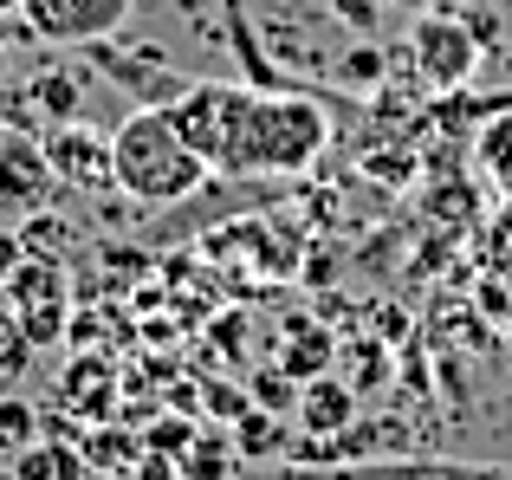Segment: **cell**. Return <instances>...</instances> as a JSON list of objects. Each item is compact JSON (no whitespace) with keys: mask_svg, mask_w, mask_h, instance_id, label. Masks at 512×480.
Returning <instances> with one entry per match:
<instances>
[{"mask_svg":"<svg viewBox=\"0 0 512 480\" xmlns=\"http://www.w3.org/2000/svg\"><path fill=\"white\" fill-rule=\"evenodd\" d=\"M389 7H402V13H422V7H435V0H389Z\"/></svg>","mask_w":512,"mask_h":480,"instance_id":"33","label":"cell"},{"mask_svg":"<svg viewBox=\"0 0 512 480\" xmlns=\"http://www.w3.org/2000/svg\"><path fill=\"white\" fill-rule=\"evenodd\" d=\"M0 325H7V312H0Z\"/></svg>","mask_w":512,"mask_h":480,"instance_id":"38","label":"cell"},{"mask_svg":"<svg viewBox=\"0 0 512 480\" xmlns=\"http://www.w3.org/2000/svg\"><path fill=\"white\" fill-rule=\"evenodd\" d=\"M39 143H46L52 182H65V189H78V195L117 189V176H111V137H98V130H85V124H52Z\"/></svg>","mask_w":512,"mask_h":480,"instance_id":"9","label":"cell"},{"mask_svg":"<svg viewBox=\"0 0 512 480\" xmlns=\"http://www.w3.org/2000/svg\"><path fill=\"white\" fill-rule=\"evenodd\" d=\"M402 383H409V390H428V364H422V351H402Z\"/></svg>","mask_w":512,"mask_h":480,"instance_id":"31","label":"cell"},{"mask_svg":"<svg viewBox=\"0 0 512 480\" xmlns=\"http://www.w3.org/2000/svg\"><path fill=\"white\" fill-rule=\"evenodd\" d=\"M338 78L344 85H357V91H370V85H383L389 78V52L376 46V39H357V46L344 52V65H338Z\"/></svg>","mask_w":512,"mask_h":480,"instance_id":"22","label":"cell"},{"mask_svg":"<svg viewBox=\"0 0 512 480\" xmlns=\"http://www.w3.org/2000/svg\"><path fill=\"white\" fill-rule=\"evenodd\" d=\"M7 20H20V0H0V26Z\"/></svg>","mask_w":512,"mask_h":480,"instance_id":"34","label":"cell"},{"mask_svg":"<svg viewBox=\"0 0 512 480\" xmlns=\"http://www.w3.org/2000/svg\"><path fill=\"white\" fill-rule=\"evenodd\" d=\"M137 0H20V20L39 46L52 52H85L98 39H111L130 20Z\"/></svg>","mask_w":512,"mask_h":480,"instance_id":"6","label":"cell"},{"mask_svg":"<svg viewBox=\"0 0 512 480\" xmlns=\"http://www.w3.org/2000/svg\"><path fill=\"white\" fill-rule=\"evenodd\" d=\"M474 156H480V176H487L500 195H512V104L487 117V130H480Z\"/></svg>","mask_w":512,"mask_h":480,"instance_id":"19","label":"cell"},{"mask_svg":"<svg viewBox=\"0 0 512 480\" xmlns=\"http://www.w3.org/2000/svg\"><path fill=\"white\" fill-rule=\"evenodd\" d=\"M130 480H182V461H175V455H156V448H143L137 468H130Z\"/></svg>","mask_w":512,"mask_h":480,"instance_id":"29","label":"cell"},{"mask_svg":"<svg viewBox=\"0 0 512 480\" xmlns=\"http://www.w3.org/2000/svg\"><path fill=\"white\" fill-rule=\"evenodd\" d=\"M65 403H78L91 422H104L111 403H117V370L98 364V357H78V364L65 370Z\"/></svg>","mask_w":512,"mask_h":480,"instance_id":"17","label":"cell"},{"mask_svg":"<svg viewBox=\"0 0 512 480\" xmlns=\"http://www.w3.org/2000/svg\"><path fill=\"white\" fill-rule=\"evenodd\" d=\"M85 461L91 468H104V474H130L137 468V455H143V435H130V422H111V429H85Z\"/></svg>","mask_w":512,"mask_h":480,"instance_id":"18","label":"cell"},{"mask_svg":"<svg viewBox=\"0 0 512 480\" xmlns=\"http://www.w3.org/2000/svg\"><path fill=\"white\" fill-rule=\"evenodd\" d=\"M7 312H13V325L26 331V338L46 351V344H59L65 338V273H59V260H46V253H26L20 266H13V279H7Z\"/></svg>","mask_w":512,"mask_h":480,"instance_id":"7","label":"cell"},{"mask_svg":"<svg viewBox=\"0 0 512 480\" xmlns=\"http://www.w3.org/2000/svg\"><path fill=\"white\" fill-rule=\"evenodd\" d=\"M240 448H234V429H201L195 448L182 455V480H240Z\"/></svg>","mask_w":512,"mask_h":480,"instance_id":"16","label":"cell"},{"mask_svg":"<svg viewBox=\"0 0 512 480\" xmlns=\"http://www.w3.org/2000/svg\"><path fill=\"white\" fill-rule=\"evenodd\" d=\"M0 130H26V137H46V124H39L33 98H26V85H0Z\"/></svg>","mask_w":512,"mask_h":480,"instance_id":"25","label":"cell"},{"mask_svg":"<svg viewBox=\"0 0 512 480\" xmlns=\"http://www.w3.org/2000/svg\"><path fill=\"white\" fill-rule=\"evenodd\" d=\"M39 442V409L26 396H0V455H20V448Z\"/></svg>","mask_w":512,"mask_h":480,"instance_id":"20","label":"cell"},{"mask_svg":"<svg viewBox=\"0 0 512 480\" xmlns=\"http://www.w3.org/2000/svg\"><path fill=\"white\" fill-rule=\"evenodd\" d=\"M389 0H331V20H344L357 39H376V20H383Z\"/></svg>","mask_w":512,"mask_h":480,"instance_id":"27","label":"cell"},{"mask_svg":"<svg viewBox=\"0 0 512 480\" xmlns=\"http://www.w3.org/2000/svg\"><path fill=\"white\" fill-rule=\"evenodd\" d=\"M85 52L111 85H124L137 104H156V111H169V104L195 85V78H182V72L163 65V46H117V33H111V39H98V46H85Z\"/></svg>","mask_w":512,"mask_h":480,"instance_id":"8","label":"cell"},{"mask_svg":"<svg viewBox=\"0 0 512 480\" xmlns=\"http://www.w3.org/2000/svg\"><path fill=\"white\" fill-rule=\"evenodd\" d=\"M201 409H208V422H234L240 409H253V396L234 383H201Z\"/></svg>","mask_w":512,"mask_h":480,"instance_id":"28","label":"cell"},{"mask_svg":"<svg viewBox=\"0 0 512 480\" xmlns=\"http://www.w3.org/2000/svg\"><path fill=\"white\" fill-rule=\"evenodd\" d=\"M33 351H39V344L26 338V331L13 325V312H7V325H0V383H20L26 364H33Z\"/></svg>","mask_w":512,"mask_h":480,"instance_id":"24","label":"cell"},{"mask_svg":"<svg viewBox=\"0 0 512 480\" xmlns=\"http://www.w3.org/2000/svg\"><path fill=\"white\" fill-rule=\"evenodd\" d=\"M195 435H201V422L175 409V416H150V429H143V448H156V455H175V461H182L188 448H195Z\"/></svg>","mask_w":512,"mask_h":480,"instance_id":"21","label":"cell"},{"mask_svg":"<svg viewBox=\"0 0 512 480\" xmlns=\"http://www.w3.org/2000/svg\"><path fill=\"white\" fill-rule=\"evenodd\" d=\"M292 422H299V435H344L350 422H357V383L350 377H312L299 383V409H292Z\"/></svg>","mask_w":512,"mask_h":480,"instance_id":"12","label":"cell"},{"mask_svg":"<svg viewBox=\"0 0 512 480\" xmlns=\"http://www.w3.org/2000/svg\"><path fill=\"white\" fill-rule=\"evenodd\" d=\"M325 143H331L325 104L299 98V91H253L234 176H299L325 156Z\"/></svg>","mask_w":512,"mask_h":480,"instance_id":"2","label":"cell"},{"mask_svg":"<svg viewBox=\"0 0 512 480\" xmlns=\"http://www.w3.org/2000/svg\"><path fill=\"white\" fill-rule=\"evenodd\" d=\"M331 357H338V338H331L318 318H286V351H279V370H286V377L312 383V377L331 370Z\"/></svg>","mask_w":512,"mask_h":480,"instance_id":"14","label":"cell"},{"mask_svg":"<svg viewBox=\"0 0 512 480\" xmlns=\"http://www.w3.org/2000/svg\"><path fill=\"white\" fill-rule=\"evenodd\" d=\"M247 396L260 409H273V416H292V409H299V377H286V370H253V383H247Z\"/></svg>","mask_w":512,"mask_h":480,"instance_id":"23","label":"cell"},{"mask_svg":"<svg viewBox=\"0 0 512 480\" xmlns=\"http://www.w3.org/2000/svg\"><path fill=\"white\" fill-rule=\"evenodd\" d=\"M26 260V240L20 234H0V279H13V266Z\"/></svg>","mask_w":512,"mask_h":480,"instance_id":"32","label":"cell"},{"mask_svg":"<svg viewBox=\"0 0 512 480\" xmlns=\"http://www.w3.org/2000/svg\"><path fill=\"white\" fill-rule=\"evenodd\" d=\"M247 104L253 85H221V78H195L182 98L169 104V124L182 130V143L214 169V176H234L240 156V130H247Z\"/></svg>","mask_w":512,"mask_h":480,"instance_id":"3","label":"cell"},{"mask_svg":"<svg viewBox=\"0 0 512 480\" xmlns=\"http://www.w3.org/2000/svg\"><path fill=\"white\" fill-rule=\"evenodd\" d=\"M350 370H357V396H370V390H383V377H389V351L383 344H357V351H350Z\"/></svg>","mask_w":512,"mask_h":480,"instance_id":"26","label":"cell"},{"mask_svg":"<svg viewBox=\"0 0 512 480\" xmlns=\"http://www.w3.org/2000/svg\"><path fill=\"white\" fill-rule=\"evenodd\" d=\"M111 176L137 208H175V202L208 189L214 169L182 143V130L169 124V111L137 104V111L111 130Z\"/></svg>","mask_w":512,"mask_h":480,"instance_id":"1","label":"cell"},{"mask_svg":"<svg viewBox=\"0 0 512 480\" xmlns=\"http://www.w3.org/2000/svg\"><path fill=\"white\" fill-rule=\"evenodd\" d=\"M52 189V163L46 143L26 137V130H0V208H39Z\"/></svg>","mask_w":512,"mask_h":480,"instance_id":"10","label":"cell"},{"mask_svg":"<svg viewBox=\"0 0 512 480\" xmlns=\"http://www.w3.org/2000/svg\"><path fill=\"white\" fill-rule=\"evenodd\" d=\"M227 429H234L240 461H247V468H266V461H286V455H292V435H299V422H292V416H273V409L253 403V409H240Z\"/></svg>","mask_w":512,"mask_h":480,"instance_id":"13","label":"cell"},{"mask_svg":"<svg viewBox=\"0 0 512 480\" xmlns=\"http://www.w3.org/2000/svg\"><path fill=\"white\" fill-rule=\"evenodd\" d=\"M26 98H33L39 124H85V98H91V78L65 59H46L33 78H26Z\"/></svg>","mask_w":512,"mask_h":480,"instance_id":"11","label":"cell"},{"mask_svg":"<svg viewBox=\"0 0 512 480\" xmlns=\"http://www.w3.org/2000/svg\"><path fill=\"white\" fill-rule=\"evenodd\" d=\"M409 52H415V65H422V78L435 91H461V85H474L480 52H487V46L474 39L467 13L422 7V13H409Z\"/></svg>","mask_w":512,"mask_h":480,"instance_id":"5","label":"cell"},{"mask_svg":"<svg viewBox=\"0 0 512 480\" xmlns=\"http://www.w3.org/2000/svg\"><path fill=\"white\" fill-rule=\"evenodd\" d=\"M240 480H512L500 461H448V455H363V461H266Z\"/></svg>","mask_w":512,"mask_h":480,"instance_id":"4","label":"cell"},{"mask_svg":"<svg viewBox=\"0 0 512 480\" xmlns=\"http://www.w3.org/2000/svg\"><path fill=\"white\" fill-rule=\"evenodd\" d=\"M85 480H117V474H104V468H85Z\"/></svg>","mask_w":512,"mask_h":480,"instance_id":"37","label":"cell"},{"mask_svg":"<svg viewBox=\"0 0 512 480\" xmlns=\"http://www.w3.org/2000/svg\"><path fill=\"white\" fill-rule=\"evenodd\" d=\"M500 228H506V240H512V195H506V221H500Z\"/></svg>","mask_w":512,"mask_h":480,"instance_id":"36","label":"cell"},{"mask_svg":"<svg viewBox=\"0 0 512 480\" xmlns=\"http://www.w3.org/2000/svg\"><path fill=\"white\" fill-rule=\"evenodd\" d=\"M467 26H474V39H480V46H493V39H500V20H493L487 7H467Z\"/></svg>","mask_w":512,"mask_h":480,"instance_id":"30","label":"cell"},{"mask_svg":"<svg viewBox=\"0 0 512 480\" xmlns=\"http://www.w3.org/2000/svg\"><path fill=\"white\" fill-rule=\"evenodd\" d=\"M85 448L78 442H33V448H20L13 455V468H7V480H85Z\"/></svg>","mask_w":512,"mask_h":480,"instance_id":"15","label":"cell"},{"mask_svg":"<svg viewBox=\"0 0 512 480\" xmlns=\"http://www.w3.org/2000/svg\"><path fill=\"white\" fill-rule=\"evenodd\" d=\"M7 59H13V52H7V39H0V85H7Z\"/></svg>","mask_w":512,"mask_h":480,"instance_id":"35","label":"cell"},{"mask_svg":"<svg viewBox=\"0 0 512 480\" xmlns=\"http://www.w3.org/2000/svg\"><path fill=\"white\" fill-rule=\"evenodd\" d=\"M506 325H512V318H506Z\"/></svg>","mask_w":512,"mask_h":480,"instance_id":"39","label":"cell"}]
</instances>
